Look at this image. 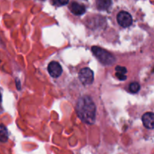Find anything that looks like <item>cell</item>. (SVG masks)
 Returning a JSON list of instances; mask_svg holds the SVG:
<instances>
[{"instance_id":"10","label":"cell","mask_w":154,"mask_h":154,"mask_svg":"<svg viewBox=\"0 0 154 154\" xmlns=\"http://www.w3.org/2000/svg\"><path fill=\"white\" fill-rule=\"evenodd\" d=\"M111 5V2L108 1H99L97 2V7L100 10H105L108 8Z\"/></svg>"},{"instance_id":"1","label":"cell","mask_w":154,"mask_h":154,"mask_svg":"<svg viewBox=\"0 0 154 154\" xmlns=\"http://www.w3.org/2000/svg\"><path fill=\"white\" fill-rule=\"evenodd\" d=\"M77 113L82 121L87 123H93L96 119V106L89 96H84L78 100Z\"/></svg>"},{"instance_id":"3","label":"cell","mask_w":154,"mask_h":154,"mask_svg":"<svg viewBox=\"0 0 154 154\" xmlns=\"http://www.w3.org/2000/svg\"><path fill=\"white\" fill-rule=\"evenodd\" d=\"M79 78L84 85H90L94 80V75L93 71L89 68H84L79 72Z\"/></svg>"},{"instance_id":"8","label":"cell","mask_w":154,"mask_h":154,"mask_svg":"<svg viewBox=\"0 0 154 154\" xmlns=\"http://www.w3.org/2000/svg\"><path fill=\"white\" fill-rule=\"evenodd\" d=\"M126 69L122 66H117L116 68V76L118 78V79L121 81H124L126 79Z\"/></svg>"},{"instance_id":"7","label":"cell","mask_w":154,"mask_h":154,"mask_svg":"<svg viewBox=\"0 0 154 154\" xmlns=\"http://www.w3.org/2000/svg\"><path fill=\"white\" fill-rule=\"evenodd\" d=\"M70 10L76 15H81L85 12V6L77 2H72L70 6Z\"/></svg>"},{"instance_id":"12","label":"cell","mask_w":154,"mask_h":154,"mask_svg":"<svg viewBox=\"0 0 154 154\" xmlns=\"http://www.w3.org/2000/svg\"><path fill=\"white\" fill-rule=\"evenodd\" d=\"M2 102V96H1V93H0V103H1Z\"/></svg>"},{"instance_id":"11","label":"cell","mask_w":154,"mask_h":154,"mask_svg":"<svg viewBox=\"0 0 154 154\" xmlns=\"http://www.w3.org/2000/svg\"><path fill=\"white\" fill-rule=\"evenodd\" d=\"M140 90V84L138 82H132L129 85V90L131 93H138Z\"/></svg>"},{"instance_id":"4","label":"cell","mask_w":154,"mask_h":154,"mask_svg":"<svg viewBox=\"0 0 154 154\" xmlns=\"http://www.w3.org/2000/svg\"><path fill=\"white\" fill-rule=\"evenodd\" d=\"M117 22L122 27H129L132 23V17L128 12L121 11L117 15Z\"/></svg>"},{"instance_id":"6","label":"cell","mask_w":154,"mask_h":154,"mask_svg":"<svg viewBox=\"0 0 154 154\" xmlns=\"http://www.w3.org/2000/svg\"><path fill=\"white\" fill-rule=\"evenodd\" d=\"M142 122L146 128L150 129H154V114L152 112H147L143 115Z\"/></svg>"},{"instance_id":"9","label":"cell","mask_w":154,"mask_h":154,"mask_svg":"<svg viewBox=\"0 0 154 154\" xmlns=\"http://www.w3.org/2000/svg\"><path fill=\"white\" fill-rule=\"evenodd\" d=\"M8 138V133L6 127L3 125H0V141L6 142Z\"/></svg>"},{"instance_id":"2","label":"cell","mask_w":154,"mask_h":154,"mask_svg":"<svg viewBox=\"0 0 154 154\" xmlns=\"http://www.w3.org/2000/svg\"><path fill=\"white\" fill-rule=\"evenodd\" d=\"M92 51H93V54L96 56V58L103 64L109 66V65H112L115 62L114 57L109 52L102 49V48L94 46L92 48Z\"/></svg>"},{"instance_id":"5","label":"cell","mask_w":154,"mask_h":154,"mask_svg":"<svg viewBox=\"0 0 154 154\" xmlns=\"http://www.w3.org/2000/svg\"><path fill=\"white\" fill-rule=\"evenodd\" d=\"M48 69L51 76L54 78L60 77L61 75L62 72H63V69H62L60 63L55 61L50 63V64L48 65Z\"/></svg>"}]
</instances>
